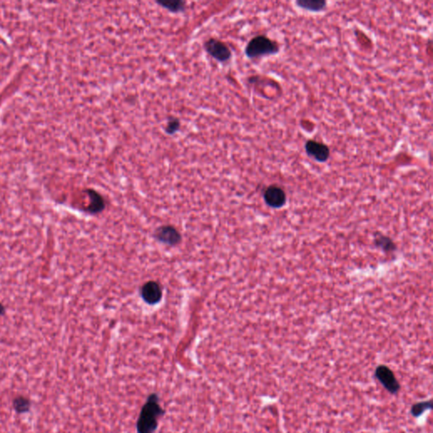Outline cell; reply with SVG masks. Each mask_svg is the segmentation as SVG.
<instances>
[{"instance_id":"obj_1","label":"cell","mask_w":433,"mask_h":433,"mask_svg":"<svg viewBox=\"0 0 433 433\" xmlns=\"http://www.w3.org/2000/svg\"><path fill=\"white\" fill-rule=\"evenodd\" d=\"M165 415L157 393H151L145 399L137 422V433H155L159 421Z\"/></svg>"},{"instance_id":"obj_2","label":"cell","mask_w":433,"mask_h":433,"mask_svg":"<svg viewBox=\"0 0 433 433\" xmlns=\"http://www.w3.org/2000/svg\"><path fill=\"white\" fill-rule=\"evenodd\" d=\"M280 49V44L277 42L260 35L251 39L246 45L245 53L249 59H258L278 54Z\"/></svg>"},{"instance_id":"obj_3","label":"cell","mask_w":433,"mask_h":433,"mask_svg":"<svg viewBox=\"0 0 433 433\" xmlns=\"http://www.w3.org/2000/svg\"><path fill=\"white\" fill-rule=\"evenodd\" d=\"M375 377L388 393L391 394H397L399 393L400 389L399 381L393 370L387 365H378L375 370Z\"/></svg>"},{"instance_id":"obj_4","label":"cell","mask_w":433,"mask_h":433,"mask_svg":"<svg viewBox=\"0 0 433 433\" xmlns=\"http://www.w3.org/2000/svg\"><path fill=\"white\" fill-rule=\"evenodd\" d=\"M204 48L212 57L219 62H226L232 57V52L228 46L216 38H210L207 41L204 43Z\"/></svg>"},{"instance_id":"obj_5","label":"cell","mask_w":433,"mask_h":433,"mask_svg":"<svg viewBox=\"0 0 433 433\" xmlns=\"http://www.w3.org/2000/svg\"><path fill=\"white\" fill-rule=\"evenodd\" d=\"M305 151L316 162H327L330 157V149L328 145L317 141L308 140L305 144Z\"/></svg>"},{"instance_id":"obj_6","label":"cell","mask_w":433,"mask_h":433,"mask_svg":"<svg viewBox=\"0 0 433 433\" xmlns=\"http://www.w3.org/2000/svg\"><path fill=\"white\" fill-rule=\"evenodd\" d=\"M266 203L272 208H281L285 205L286 195L282 188L277 185H270L264 191Z\"/></svg>"},{"instance_id":"obj_7","label":"cell","mask_w":433,"mask_h":433,"mask_svg":"<svg viewBox=\"0 0 433 433\" xmlns=\"http://www.w3.org/2000/svg\"><path fill=\"white\" fill-rule=\"evenodd\" d=\"M141 293L145 302L148 303L150 305H154L159 302L162 298V288L157 282L150 281L143 285Z\"/></svg>"},{"instance_id":"obj_8","label":"cell","mask_w":433,"mask_h":433,"mask_svg":"<svg viewBox=\"0 0 433 433\" xmlns=\"http://www.w3.org/2000/svg\"><path fill=\"white\" fill-rule=\"evenodd\" d=\"M156 237L161 242L168 245H176L180 240L179 232L171 226H162L158 228L156 232Z\"/></svg>"},{"instance_id":"obj_9","label":"cell","mask_w":433,"mask_h":433,"mask_svg":"<svg viewBox=\"0 0 433 433\" xmlns=\"http://www.w3.org/2000/svg\"><path fill=\"white\" fill-rule=\"evenodd\" d=\"M295 4L299 9L307 11L321 12L326 9L328 3L324 0H298Z\"/></svg>"},{"instance_id":"obj_10","label":"cell","mask_w":433,"mask_h":433,"mask_svg":"<svg viewBox=\"0 0 433 433\" xmlns=\"http://www.w3.org/2000/svg\"><path fill=\"white\" fill-rule=\"evenodd\" d=\"M157 3L173 13L182 12L185 9V1H157Z\"/></svg>"},{"instance_id":"obj_11","label":"cell","mask_w":433,"mask_h":433,"mask_svg":"<svg viewBox=\"0 0 433 433\" xmlns=\"http://www.w3.org/2000/svg\"><path fill=\"white\" fill-rule=\"evenodd\" d=\"M432 409V400H424L418 402L411 406V413L414 417L418 418L425 411Z\"/></svg>"},{"instance_id":"obj_12","label":"cell","mask_w":433,"mask_h":433,"mask_svg":"<svg viewBox=\"0 0 433 433\" xmlns=\"http://www.w3.org/2000/svg\"><path fill=\"white\" fill-rule=\"evenodd\" d=\"M88 195L91 200L90 211L95 213V212H98L101 209H103V207H104V203H103L102 197L97 192L92 191V190H89Z\"/></svg>"},{"instance_id":"obj_13","label":"cell","mask_w":433,"mask_h":433,"mask_svg":"<svg viewBox=\"0 0 433 433\" xmlns=\"http://www.w3.org/2000/svg\"><path fill=\"white\" fill-rule=\"evenodd\" d=\"M13 405H14V410L17 412L25 413L26 411H28L29 409L31 407V402L25 397H17L14 399Z\"/></svg>"},{"instance_id":"obj_14","label":"cell","mask_w":433,"mask_h":433,"mask_svg":"<svg viewBox=\"0 0 433 433\" xmlns=\"http://www.w3.org/2000/svg\"><path fill=\"white\" fill-rule=\"evenodd\" d=\"M180 128V120H178L177 118L171 117L168 119V123H167V126H166L165 127V131L167 134H175L177 131H179Z\"/></svg>"},{"instance_id":"obj_15","label":"cell","mask_w":433,"mask_h":433,"mask_svg":"<svg viewBox=\"0 0 433 433\" xmlns=\"http://www.w3.org/2000/svg\"><path fill=\"white\" fill-rule=\"evenodd\" d=\"M3 313H4V307L2 304H0V316L3 315Z\"/></svg>"}]
</instances>
